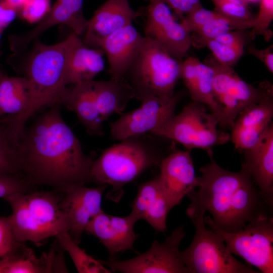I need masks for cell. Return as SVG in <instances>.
<instances>
[{
  "mask_svg": "<svg viewBox=\"0 0 273 273\" xmlns=\"http://www.w3.org/2000/svg\"><path fill=\"white\" fill-rule=\"evenodd\" d=\"M213 39L228 46L244 49L252 40L250 31L248 29L233 30Z\"/></svg>",
  "mask_w": 273,
  "mask_h": 273,
  "instance_id": "38",
  "label": "cell"
},
{
  "mask_svg": "<svg viewBox=\"0 0 273 273\" xmlns=\"http://www.w3.org/2000/svg\"><path fill=\"white\" fill-rule=\"evenodd\" d=\"M191 37L192 46L197 48H207L217 61L226 66L233 67L244 53V48L228 46L213 38L204 37L195 33H192Z\"/></svg>",
  "mask_w": 273,
  "mask_h": 273,
  "instance_id": "30",
  "label": "cell"
},
{
  "mask_svg": "<svg viewBox=\"0 0 273 273\" xmlns=\"http://www.w3.org/2000/svg\"><path fill=\"white\" fill-rule=\"evenodd\" d=\"M248 3L249 2H256L257 1H258V0H246Z\"/></svg>",
  "mask_w": 273,
  "mask_h": 273,
  "instance_id": "44",
  "label": "cell"
},
{
  "mask_svg": "<svg viewBox=\"0 0 273 273\" xmlns=\"http://www.w3.org/2000/svg\"><path fill=\"white\" fill-rule=\"evenodd\" d=\"M186 235L184 225L175 228L162 242L153 241L146 252L124 260H100L112 272L123 273H189L179 246Z\"/></svg>",
  "mask_w": 273,
  "mask_h": 273,
  "instance_id": "11",
  "label": "cell"
},
{
  "mask_svg": "<svg viewBox=\"0 0 273 273\" xmlns=\"http://www.w3.org/2000/svg\"><path fill=\"white\" fill-rule=\"evenodd\" d=\"M169 211L158 176L140 185L131 211L138 220H146L156 232L164 233Z\"/></svg>",
  "mask_w": 273,
  "mask_h": 273,
  "instance_id": "23",
  "label": "cell"
},
{
  "mask_svg": "<svg viewBox=\"0 0 273 273\" xmlns=\"http://www.w3.org/2000/svg\"><path fill=\"white\" fill-rule=\"evenodd\" d=\"M206 107L193 101L151 133L175 141L188 150L198 148L211 154L212 148L228 142L230 135L217 129L216 117Z\"/></svg>",
  "mask_w": 273,
  "mask_h": 273,
  "instance_id": "8",
  "label": "cell"
},
{
  "mask_svg": "<svg viewBox=\"0 0 273 273\" xmlns=\"http://www.w3.org/2000/svg\"><path fill=\"white\" fill-rule=\"evenodd\" d=\"M93 80L69 87L63 105L76 115L88 134L102 136L103 122L94 98Z\"/></svg>",
  "mask_w": 273,
  "mask_h": 273,
  "instance_id": "25",
  "label": "cell"
},
{
  "mask_svg": "<svg viewBox=\"0 0 273 273\" xmlns=\"http://www.w3.org/2000/svg\"><path fill=\"white\" fill-rule=\"evenodd\" d=\"M159 166L160 186L170 211L196 188L197 176L189 150L165 156Z\"/></svg>",
  "mask_w": 273,
  "mask_h": 273,
  "instance_id": "14",
  "label": "cell"
},
{
  "mask_svg": "<svg viewBox=\"0 0 273 273\" xmlns=\"http://www.w3.org/2000/svg\"><path fill=\"white\" fill-rule=\"evenodd\" d=\"M144 36L132 25L124 27L104 39L99 46L107 58L111 78L124 80L136 56Z\"/></svg>",
  "mask_w": 273,
  "mask_h": 273,
  "instance_id": "21",
  "label": "cell"
},
{
  "mask_svg": "<svg viewBox=\"0 0 273 273\" xmlns=\"http://www.w3.org/2000/svg\"><path fill=\"white\" fill-rule=\"evenodd\" d=\"M103 54L102 50L88 47L78 37L71 50L67 64L66 85L94 80L105 68Z\"/></svg>",
  "mask_w": 273,
  "mask_h": 273,
  "instance_id": "26",
  "label": "cell"
},
{
  "mask_svg": "<svg viewBox=\"0 0 273 273\" xmlns=\"http://www.w3.org/2000/svg\"><path fill=\"white\" fill-rule=\"evenodd\" d=\"M248 54L259 60L271 73L273 72V46L271 44L264 49H258L254 46L247 47Z\"/></svg>",
  "mask_w": 273,
  "mask_h": 273,
  "instance_id": "39",
  "label": "cell"
},
{
  "mask_svg": "<svg viewBox=\"0 0 273 273\" xmlns=\"http://www.w3.org/2000/svg\"><path fill=\"white\" fill-rule=\"evenodd\" d=\"M60 106H51L25 127L16 150L21 173L29 183L63 192L90 182L94 159L64 121Z\"/></svg>",
  "mask_w": 273,
  "mask_h": 273,
  "instance_id": "1",
  "label": "cell"
},
{
  "mask_svg": "<svg viewBox=\"0 0 273 273\" xmlns=\"http://www.w3.org/2000/svg\"><path fill=\"white\" fill-rule=\"evenodd\" d=\"M242 167L249 173L262 196L273 206V124H270L258 142L243 152Z\"/></svg>",
  "mask_w": 273,
  "mask_h": 273,
  "instance_id": "20",
  "label": "cell"
},
{
  "mask_svg": "<svg viewBox=\"0 0 273 273\" xmlns=\"http://www.w3.org/2000/svg\"><path fill=\"white\" fill-rule=\"evenodd\" d=\"M204 63L214 71L213 88L215 98L221 108L218 125L231 128L233 123L245 108L273 93L272 84L262 82L254 87L243 80L233 67L220 63L212 55L206 57Z\"/></svg>",
  "mask_w": 273,
  "mask_h": 273,
  "instance_id": "9",
  "label": "cell"
},
{
  "mask_svg": "<svg viewBox=\"0 0 273 273\" xmlns=\"http://www.w3.org/2000/svg\"><path fill=\"white\" fill-rule=\"evenodd\" d=\"M180 98L179 94L175 93L172 97H155L142 102L139 108L111 123V136L120 141L151 132L175 114Z\"/></svg>",
  "mask_w": 273,
  "mask_h": 273,
  "instance_id": "12",
  "label": "cell"
},
{
  "mask_svg": "<svg viewBox=\"0 0 273 273\" xmlns=\"http://www.w3.org/2000/svg\"><path fill=\"white\" fill-rule=\"evenodd\" d=\"M218 13L204 8L199 2L181 19L180 23L190 33L195 32L214 19Z\"/></svg>",
  "mask_w": 273,
  "mask_h": 273,
  "instance_id": "34",
  "label": "cell"
},
{
  "mask_svg": "<svg viewBox=\"0 0 273 273\" xmlns=\"http://www.w3.org/2000/svg\"><path fill=\"white\" fill-rule=\"evenodd\" d=\"M272 117L273 93L245 108L231 127L230 141L235 148L243 152L253 147L272 123Z\"/></svg>",
  "mask_w": 273,
  "mask_h": 273,
  "instance_id": "17",
  "label": "cell"
},
{
  "mask_svg": "<svg viewBox=\"0 0 273 273\" xmlns=\"http://www.w3.org/2000/svg\"><path fill=\"white\" fill-rule=\"evenodd\" d=\"M28 81L24 77L0 76V119L16 116L25 109L29 101Z\"/></svg>",
  "mask_w": 273,
  "mask_h": 273,
  "instance_id": "28",
  "label": "cell"
},
{
  "mask_svg": "<svg viewBox=\"0 0 273 273\" xmlns=\"http://www.w3.org/2000/svg\"><path fill=\"white\" fill-rule=\"evenodd\" d=\"M26 246L15 239L8 217H0V258L17 253Z\"/></svg>",
  "mask_w": 273,
  "mask_h": 273,
  "instance_id": "35",
  "label": "cell"
},
{
  "mask_svg": "<svg viewBox=\"0 0 273 273\" xmlns=\"http://www.w3.org/2000/svg\"><path fill=\"white\" fill-rule=\"evenodd\" d=\"M255 19H236L218 13L214 19L193 33L204 37L214 38L233 30L252 29L254 25Z\"/></svg>",
  "mask_w": 273,
  "mask_h": 273,
  "instance_id": "31",
  "label": "cell"
},
{
  "mask_svg": "<svg viewBox=\"0 0 273 273\" xmlns=\"http://www.w3.org/2000/svg\"><path fill=\"white\" fill-rule=\"evenodd\" d=\"M83 0H56L47 15L30 31L13 39L14 51L25 50L32 41L48 29L57 25L70 27L77 35L85 32L88 23L83 13Z\"/></svg>",
  "mask_w": 273,
  "mask_h": 273,
  "instance_id": "18",
  "label": "cell"
},
{
  "mask_svg": "<svg viewBox=\"0 0 273 273\" xmlns=\"http://www.w3.org/2000/svg\"><path fill=\"white\" fill-rule=\"evenodd\" d=\"M1 34H2V32L0 31V39H1Z\"/></svg>",
  "mask_w": 273,
  "mask_h": 273,
  "instance_id": "45",
  "label": "cell"
},
{
  "mask_svg": "<svg viewBox=\"0 0 273 273\" xmlns=\"http://www.w3.org/2000/svg\"><path fill=\"white\" fill-rule=\"evenodd\" d=\"M211 2L214 4V10L223 15L240 19H255L247 5L218 0Z\"/></svg>",
  "mask_w": 273,
  "mask_h": 273,
  "instance_id": "37",
  "label": "cell"
},
{
  "mask_svg": "<svg viewBox=\"0 0 273 273\" xmlns=\"http://www.w3.org/2000/svg\"><path fill=\"white\" fill-rule=\"evenodd\" d=\"M17 11L0 1V31L3 30L15 19Z\"/></svg>",
  "mask_w": 273,
  "mask_h": 273,
  "instance_id": "41",
  "label": "cell"
},
{
  "mask_svg": "<svg viewBox=\"0 0 273 273\" xmlns=\"http://www.w3.org/2000/svg\"><path fill=\"white\" fill-rule=\"evenodd\" d=\"M195 229L193 239L181 251L189 273H260L237 260L227 249L222 237L206 226L204 213L186 212Z\"/></svg>",
  "mask_w": 273,
  "mask_h": 273,
  "instance_id": "7",
  "label": "cell"
},
{
  "mask_svg": "<svg viewBox=\"0 0 273 273\" xmlns=\"http://www.w3.org/2000/svg\"><path fill=\"white\" fill-rule=\"evenodd\" d=\"M177 16L181 19L200 0H163Z\"/></svg>",
  "mask_w": 273,
  "mask_h": 273,
  "instance_id": "40",
  "label": "cell"
},
{
  "mask_svg": "<svg viewBox=\"0 0 273 273\" xmlns=\"http://www.w3.org/2000/svg\"><path fill=\"white\" fill-rule=\"evenodd\" d=\"M8 6L19 11L26 0H2Z\"/></svg>",
  "mask_w": 273,
  "mask_h": 273,
  "instance_id": "42",
  "label": "cell"
},
{
  "mask_svg": "<svg viewBox=\"0 0 273 273\" xmlns=\"http://www.w3.org/2000/svg\"><path fill=\"white\" fill-rule=\"evenodd\" d=\"M106 187L103 185L93 188L78 185L62 192L61 205L69 220L68 233L76 244L80 243L89 221L103 210L102 201Z\"/></svg>",
  "mask_w": 273,
  "mask_h": 273,
  "instance_id": "15",
  "label": "cell"
},
{
  "mask_svg": "<svg viewBox=\"0 0 273 273\" xmlns=\"http://www.w3.org/2000/svg\"><path fill=\"white\" fill-rule=\"evenodd\" d=\"M211 1H213L215 0H211ZM218 1H221L228 2H233V3H236L238 4H240L248 6V3L246 0H218Z\"/></svg>",
  "mask_w": 273,
  "mask_h": 273,
  "instance_id": "43",
  "label": "cell"
},
{
  "mask_svg": "<svg viewBox=\"0 0 273 273\" xmlns=\"http://www.w3.org/2000/svg\"><path fill=\"white\" fill-rule=\"evenodd\" d=\"M211 161L200 168L198 190L187 196L191 203L186 211L205 214L220 230L236 233L249 223L264 216H272V207L266 202L249 173L242 167L238 172L226 170L209 155Z\"/></svg>",
  "mask_w": 273,
  "mask_h": 273,
  "instance_id": "2",
  "label": "cell"
},
{
  "mask_svg": "<svg viewBox=\"0 0 273 273\" xmlns=\"http://www.w3.org/2000/svg\"><path fill=\"white\" fill-rule=\"evenodd\" d=\"M179 66L180 78L188 88L192 101L205 105L219 123L221 112L213 92V69L193 57L180 62Z\"/></svg>",
  "mask_w": 273,
  "mask_h": 273,
  "instance_id": "22",
  "label": "cell"
},
{
  "mask_svg": "<svg viewBox=\"0 0 273 273\" xmlns=\"http://www.w3.org/2000/svg\"><path fill=\"white\" fill-rule=\"evenodd\" d=\"M165 156L157 142L146 133L125 138L94 160L90 182L111 186L107 197L118 202L124 185L148 169L159 166Z\"/></svg>",
  "mask_w": 273,
  "mask_h": 273,
  "instance_id": "4",
  "label": "cell"
},
{
  "mask_svg": "<svg viewBox=\"0 0 273 273\" xmlns=\"http://www.w3.org/2000/svg\"><path fill=\"white\" fill-rule=\"evenodd\" d=\"M62 198L53 192L31 191L4 199L12 208L8 218L16 240L39 245L51 237L68 232L69 222L61 207Z\"/></svg>",
  "mask_w": 273,
  "mask_h": 273,
  "instance_id": "5",
  "label": "cell"
},
{
  "mask_svg": "<svg viewBox=\"0 0 273 273\" xmlns=\"http://www.w3.org/2000/svg\"><path fill=\"white\" fill-rule=\"evenodd\" d=\"M138 220L132 213L120 217L102 210L89 221L85 231L104 245L109 253V260H114L118 253L133 250L138 238L134 226Z\"/></svg>",
  "mask_w": 273,
  "mask_h": 273,
  "instance_id": "16",
  "label": "cell"
},
{
  "mask_svg": "<svg viewBox=\"0 0 273 273\" xmlns=\"http://www.w3.org/2000/svg\"><path fill=\"white\" fill-rule=\"evenodd\" d=\"M260 4L254 25L250 31L252 40L258 35L268 41L273 35L269 28L273 20V0H260Z\"/></svg>",
  "mask_w": 273,
  "mask_h": 273,
  "instance_id": "33",
  "label": "cell"
},
{
  "mask_svg": "<svg viewBox=\"0 0 273 273\" xmlns=\"http://www.w3.org/2000/svg\"><path fill=\"white\" fill-rule=\"evenodd\" d=\"M0 173L21 174L16 146L8 134L6 126L0 122Z\"/></svg>",
  "mask_w": 273,
  "mask_h": 273,
  "instance_id": "32",
  "label": "cell"
},
{
  "mask_svg": "<svg viewBox=\"0 0 273 273\" xmlns=\"http://www.w3.org/2000/svg\"><path fill=\"white\" fill-rule=\"evenodd\" d=\"M95 100L103 122L114 114H121L129 101L134 98L132 91L124 80L93 81Z\"/></svg>",
  "mask_w": 273,
  "mask_h": 273,
  "instance_id": "27",
  "label": "cell"
},
{
  "mask_svg": "<svg viewBox=\"0 0 273 273\" xmlns=\"http://www.w3.org/2000/svg\"><path fill=\"white\" fill-rule=\"evenodd\" d=\"M145 36L160 43L172 57H185L192 46L191 34L177 22L163 0H148Z\"/></svg>",
  "mask_w": 273,
  "mask_h": 273,
  "instance_id": "13",
  "label": "cell"
},
{
  "mask_svg": "<svg viewBox=\"0 0 273 273\" xmlns=\"http://www.w3.org/2000/svg\"><path fill=\"white\" fill-rule=\"evenodd\" d=\"M2 74H3V73H2L1 71H0V76H1Z\"/></svg>",
  "mask_w": 273,
  "mask_h": 273,
  "instance_id": "46",
  "label": "cell"
},
{
  "mask_svg": "<svg viewBox=\"0 0 273 273\" xmlns=\"http://www.w3.org/2000/svg\"><path fill=\"white\" fill-rule=\"evenodd\" d=\"M179 63L157 41L144 36L124 80L134 98L141 103L155 97H172L180 79Z\"/></svg>",
  "mask_w": 273,
  "mask_h": 273,
  "instance_id": "6",
  "label": "cell"
},
{
  "mask_svg": "<svg viewBox=\"0 0 273 273\" xmlns=\"http://www.w3.org/2000/svg\"><path fill=\"white\" fill-rule=\"evenodd\" d=\"M206 224L223 238L228 250L242 258L262 273L273 272V219L264 216L254 220L239 232L228 233L215 226L208 216Z\"/></svg>",
  "mask_w": 273,
  "mask_h": 273,
  "instance_id": "10",
  "label": "cell"
},
{
  "mask_svg": "<svg viewBox=\"0 0 273 273\" xmlns=\"http://www.w3.org/2000/svg\"><path fill=\"white\" fill-rule=\"evenodd\" d=\"M54 247L40 257L26 246L19 252L0 258V273L66 272L63 256Z\"/></svg>",
  "mask_w": 273,
  "mask_h": 273,
  "instance_id": "24",
  "label": "cell"
},
{
  "mask_svg": "<svg viewBox=\"0 0 273 273\" xmlns=\"http://www.w3.org/2000/svg\"><path fill=\"white\" fill-rule=\"evenodd\" d=\"M78 37L73 32L55 44L46 45L35 41L24 76L28 84V104L19 115L6 116L1 120L14 143L18 142L27 122L38 110L47 106L63 104L69 89L65 83L67 64Z\"/></svg>",
  "mask_w": 273,
  "mask_h": 273,
  "instance_id": "3",
  "label": "cell"
},
{
  "mask_svg": "<svg viewBox=\"0 0 273 273\" xmlns=\"http://www.w3.org/2000/svg\"><path fill=\"white\" fill-rule=\"evenodd\" d=\"M55 237L61 248L68 252L78 272H112L100 260L95 259L80 248L71 239L68 232H62Z\"/></svg>",
  "mask_w": 273,
  "mask_h": 273,
  "instance_id": "29",
  "label": "cell"
},
{
  "mask_svg": "<svg viewBox=\"0 0 273 273\" xmlns=\"http://www.w3.org/2000/svg\"><path fill=\"white\" fill-rule=\"evenodd\" d=\"M51 7L50 0H26L19 11L23 19L33 23L39 22Z\"/></svg>",
  "mask_w": 273,
  "mask_h": 273,
  "instance_id": "36",
  "label": "cell"
},
{
  "mask_svg": "<svg viewBox=\"0 0 273 273\" xmlns=\"http://www.w3.org/2000/svg\"><path fill=\"white\" fill-rule=\"evenodd\" d=\"M142 14L131 8L129 0H107L88 20L83 42L87 46L99 49L104 39L132 24V21Z\"/></svg>",
  "mask_w": 273,
  "mask_h": 273,
  "instance_id": "19",
  "label": "cell"
}]
</instances>
